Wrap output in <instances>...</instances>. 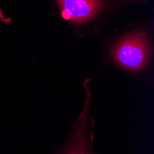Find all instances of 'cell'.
I'll list each match as a JSON object with an SVG mask.
<instances>
[{"label":"cell","instance_id":"obj_3","mask_svg":"<svg viewBox=\"0 0 154 154\" xmlns=\"http://www.w3.org/2000/svg\"><path fill=\"white\" fill-rule=\"evenodd\" d=\"M91 79H86L83 82V89L86 92V101H85V108L83 113L81 114L79 119V125L73 133V137L71 141L68 143L66 148L65 149L64 154H91V141L89 142L86 138L85 128L86 125L89 120L88 109L90 107V103L91 102Z\"/></svg>","mask_w":154,"mask_h":154},{"label":"cell","instance_id":"obj_1","mask_svg":"<svg viewBox=\"0 0 154 154\" xmlns=\"http://www.w3.org/2000/svg\"><path fill=\"white\" fill-rule=\"evenodd\" d=\"M103 63L125 72L133 79L149 82L153 78V20L130 22L99 36Z\"/></svg>","mask_w":154,"mask_h":154},{"label":"cell","instance_id":"obj_2","mask_svg":"<svg viewBox=\"0 0 154 154\" xmlns=\"http://www.w3.org/2000/svg\"><path fill=\"white\" fill-rule=\"evenodd\" d=\"M148 0H50L54 13L78 39L99 35L122 9Z\"/></svg>","mask_w":154,"mask_h":154}]
</instances>
